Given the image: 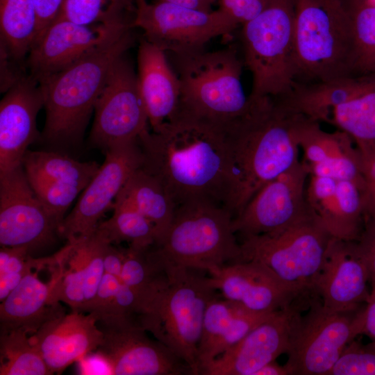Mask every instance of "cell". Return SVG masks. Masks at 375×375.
I'll return each instance as SVG.
<instances>
[{"instance_id":"10","label":"cell","mask_w":375,"mask_h":375,"mask_svg":"<svg viewBox=\"0 0 375 375\" xmlns=\"http://www.w3.org/2000/svg\"><path fill=\"white\" fill-rule=\"evenodd\" d=\"M133 27L165 52L184 54L204 49L211 40L230 35L240 26L220 9L203 11L165 0H135Z\"/></svg>"},{"instance_id":"41","label":"cell","mask_w":375,"mask_h":375,"mask_svg":"<svg viewBox=\"0 0 375 375\" xmlns=\"http://www.w3.org/2000/svg\"><path fill=\"white\" fill-rule=\"evenodd\" d=\"M271 0H218L219 8L240 26L262 11Z\"/></svg>"},{"instance_id":"21","label":"cell","mask_w":375,"mask_h":375,"mask_svg":"<svg viewBox=\"0 0 375 375\" xmlns=\"http://www.w3.org/2000/svg\"><path fill=\"white\" fill-rule=\"evenodd\" d=\"M370 274L356 241L331 238L315 285L322 305L344 312L364 305L370 294Z\"/></svg>"},{"instance_id":"15","label":"cell","mask_w":375,"mask_h":375,"mask_svg":"<svg viewBox=\"0 0 375 375\" xmlns=\"http://www.w3.org/2000/svg\"><path fill=\"white\" fill-rule=\"evenodd\" d=\"M104 153L103 163L58 228V235L67 242L94 232L103 215L112 208L131 176L142 163L138 141L116 146Z\"/></svg>"},{"instance_id":"8","label":"cell","mask_w":375,"mask_h":375,"mask_svg":"<svg viewBox=\"0 0 375 375\" xmlns=\"http://www.w3.org/2000/svg\"><path fill=\"white\" fill-rule=\"evenodd\" d=\"M294 0H271L242 25L244 64L252 76L251 99H281L297 83Z\"/></svg>"},{"instance_id":"27","label":"cell","mask_w":375,"mask_h":375,"mask_svg":"<svg viewBox=\"0 0 375 375\" xmlns=\"http://www.w3.org/2000/svg\"><path fill=\"white\" fill-rule=\"evenodd\" d=\"M37 270L27 274L1 302V328H17L34 334L47 321L64 312L51 302L52 283L41 281Z\"/></svg>"},{"instance_id":"42","label":"cell","mask_w":375,"mask_h":375,"mask_svg":"<svg viewBox=\"0 0 375 375\" xmlns=\"http://www.w3.org/2000/svg\"><path fill=\"white\" fill-rule=\"evenodd\" d=\"M356 242L368 267L371 282L375 280V220L365 219L363 231Z\"/></svg>"},{"instance_id":"2","label":"cell","mask_w":375,"mask_h":375,"mask_svg":"<svg viewBox=\"0 0 375 375\" xmlns=\"http://www.w3.org/2000/svg\"><path fill=\"white\" fill-rule=\"evenodd\" d=\"M251 101L249 111L226 128L235 184L234 217L262 186L299 160L295 113L274 99Z\"/></svg>"},{"instance_id":"36","label":"cell","mask_w":375,"mask_h":375,"mask_svg":"<svg viewBox=\"0 0 375 375\" xmlns=\"http://www.w3.org/2000/svg\"><path fill=\"white\" fill-rule=\"evenodd\" d=\"M353 35V75L375 72V5L367 0H342Z\"/></svg>"},{"instance_id":"31","label":"cell","mask_w":375,"mask_h":375,"mask_svg":"<svg viewBox=\"0 0 375 375\" xmlns=\"http://www.w3.org/2000/svg\"><path fill=\"white\" fill-rule=\"evenodd\" d=\"M119 194L153 223L157 231V242L168 229L176 208L165 185L140 167Z\"/></svg>"},{"instance_id":"26","label":"cell","mask_w":375,"mask_h":375,"mask_svg":"<svg viewBox=\"0 0 375 375\" xmlns=\"http://www.w3.org/2000/svg\"><path fill=\"white\" fill-rule=\"evenodd\" d=\"M273 312H253L224 298L213 299L206 310L198 346L199 374L206 365L236 344Z\"/></svg>"},{"instance_id":"34","label":"cell","mask_w":375,"mask_h":375,"mask_svg":"<svg viewBox=\"0 0 375 375\" xmlns=\"http://www.w3.org/2000/svg\"><path fill=\"white\" fill-rule=\"evenodd\" d=\"M135 10V0H65L56 19L133 28Z\"/></svg>"},{"instance_id":"12","label":"cell","mask_w":375,"mask_h":375,"mask_svg":"<svg viewBox=\"0 0 375 375\" xmlns=\"http://www.w3.org/2000/svg\"><path fill=\"white\" fill-rule=\"evenodd\" d=\"M94 112L89 144L104 153L116 146L138 141L149 130L137 72L126 53L112 66Z\"/></svg>"},{"instance_id":"9","label":"cell","mask_w":375,"mask_h":375,"mask_svg":"<svg viewBox=\"0 0 375 375\" xmlns=\"http://www.w3.org/2000/svg\"><path fill=\"white\" fill-rule=\"evenodd\" d=\"M332 236L318 217L272 233L249 236L240 242L243 260L260 262L285 282L310 294Z\"/></svg>"},{"instance_id":"14","label":"cell","mask_w":375,"mask_h":375,"mask_svg":"<svg viewBox=\"0 0 375 375\" xmlns=\"http://www.w3.org/2000/svg\"><path fill=\"white\" fill-rule=\"evenodd\" d=\"M309 172L299 160L264 186L233 217L235 233L242 238L272 233L314 215L306 199Z\"/></svg>"},{"instance_id":"11","label":"cell","mask_w":375,"mask_h":375,"mask_svg":"<svg viewBox=\"0 0 375 375\" xmlns=\"http://www.w3.org/2000/svg\"><path fill=\"white\" fill-rule=\"evenodd\" d=\"M365 304L338 312L325 308L319 296H312L287 353L285 364L292 375H328L346 347L362 335Z\"/></svg>"},{"instance_id":"44","label":"cell","mask_w":375,"mask_h":375,"mask_svg":"<svg viewBox=\"0 0 375 375\" xmlns=\"http://www.w3.org/2000/svg\"><path fill=\"white\" fill-rule=\"evenodd\" d=\"M124 258V249L118 248L111 243H107L103 256L105 273L120 278Z\"/></svg>"},{"instance_id":"18","label":"cell","mask_w":375,"mask_h":375,"mask_svg":"<svg viewBox=\"0 0 375 375\" xmlns=\"http://www.w3.org/2000/svg\"><path fill=\"white\" fill-rule=\"evenodd\" d=\"M58 235L52 220L32 188L22 165L0 173L1 247L45 246Z\"/></svg>"},{"instance_id":"28","label":"cell","mask_w":375,"mask_h":375,"mask_svg":"<svg viewBox=\"0 0 375 375\" xmlns=\"http://www.w3.org/2000/svg\"><path fill=\"white\" fill-rule=\"evenodd\" d=\"M87 238L67 242L56 253L49 268L51 272V302H63L72 310L81 311L85 301Z\"/></svg>"},{"instance_id":"5","label":"cell","mask_w":375,"mask_h":375,"mask_svg":"<svg viewBox=\"0 0 375 375\" xmlns=\"http://www.w3.org/2000/svg\"><path fill=\"white\" fill-rule=\"evenodd\" d=\"M233 213L206 201L176 206L172 222L153 249L165 265L208 272L244 261Z\"/></svg>"},{"instance_id":"24","label":"cell","mask_w":375,"mask_h":375,"mask_svg":"<svg viewBox=\"0 0 375 375\" xmlns=\"http://www.w3.org/2000/svg\"><path fill=\"white\" fill-rule=\"evenodd\" d=\"M294 133L305 156L309 175L351 180L359 172L360 155L346 132L323 130L319 122L295 113Z\"/></svg>"},{"instance_id":"22","label":"cell","mask_w":375,"mask_h":375,"mask_svg":"<svg viewBox=\"0 0 375 375\" xmlns=\"http://www.w3.org/2000/svg\"><path fill=\"white\" fill-rule=\"evenodd\" d=\"M42 107L41 87L28 73L5 92L0 102V173L22 165L39 137L36 119Z\"/></svg>"},{"instance_id":"46","label":"cell","mask_w":375,"mask_h":375,"mask_svg":"<svg viewBox=\"0 0 375 375\" xmlns=\"http://www.w3.org/2000/svg\"><path fill=\"white\" fill-rule=\"evenodd\" d=\"M255 375H292V374L285 364L281 365L274 360L258 369Z\"/></svg>"},{"instance_id":"23","label":"cell","mask_w":375,"mask_h":375,"mask_svg":"<svg viewBox=\"0 0 375 375\" xmlns=\"http://www.w3.org/2000/svg\"><path fill=\"white\" fill-rule=\"evenodd\" d=\"M30 338L53 374L96 351L102 332L93 314L72 310L49 319Z\"/></svg>"},{"instance_id":"3","label":"cell","mask_w":375,"mask_h":375,"mask_svg":"<svg viewBox=\"0 0 375 375\" xmlns=\"http://www.w3.org/2000/svg\"><path fill=\"white\" fill-rule=\"evenodd\" d=\"M132 30L39 82L46 112L43 141L62 147L81 142L112 66L135 42Z\"/></svg>"},{"instance_id":"32","label":"cell","mask_w":375,"mask_h":375,"mask_svg":"<svg viewBox=\"0 0 375 375\" xmlns=\"http://www.w3.org/2000/svg\"><path fill=\"white\" fill-rule=\"evenodd\" d=\"M112 208V216L96 228L107 242L113 244L126 242L129 247L138 249L156 242L157 231L153 223L126 197L119 194Z\"/></svg>"},{"instance_id":"38","label":"cell","mask_w":375,"mask_h":375,"mask_svg":"<svg viewBox=\"0 0 375 375\" xmlns=\"http://www.w3.org/2000/svg\"><path fill=\"white\" fill-rule=\"evenodd\" d=\"M328 375H375V341L351 342Z\"/></svg>"},{"instance_id":"29","label":"cell","mask_w":375,"mask_h":375,"mask_svg":"<svg viewBox=\"0 0 375 375\" xmlns=\"http://www.w3.org/2000/svg\"><path fill=\"white\" fill-rule=\"evenodd\" d=\"M22 165L31 186L45 183L68 184L83 190L100 167L94 161L81 162L59 152L29 149Z\"/></svg>"},{"instance_id":"43","label":"cell","mask_w":375,"mask_h":375,"mask_svg":"<svg viewBox=\"0 0 375 375\" xmlns=\"http://www.w3.org/2000/svg\"><path fill=\"white\" fill-rule=\"evenodd\" d=\"M33 1L35 8L38 23L37 40L45 30L56 20L61 11L65 0Z\"/></svg>"},{"instance_id":"39","label":"cell","mask_w":375,"mask_h":375,"mask_svg":"<svg viewBox=\"0 0 375 375\" xmlns=\"http://www.w3.org/2000/svg\"><path fill=\"white\" fill-rule=\"evenodd\" d=\"M365 180V219L375 220V142H356Z\"/></svg>"},{"instance_id":"4","label":"cell","mask_w":375,"mask_h":375,"mask_svg":"<svg viewBox=\"0 0 375 375\" xmlns=\"http://www.w3.org/2000/svg\"><path fill=\"white\" fill-rule=\"evenodd\" d=\"M167 283L142 306L137 321L199 374L197 360L203 319L217 290L198 269L167 266Z\"/></svg>"},{"instance_id":"6","label":"cell","mask_w":375,"mask_h":375,"mask_svg":"<svg viewBox=\"0 0 375 375\" xmlns=\"http://www.w3.org/2000/svg\"><path fill=\"white\" fill-rule=\"evenodd\" d=\"M180 82V109L228 127L250 109L242 83L244 62L235 45L172 54Z\"/></svg>"},{"instance_id":"17","label":"cell","mask_w":375,"mask_h":375,"mask_svg":"<svg viewBox=\"0 0 375 375\" xmlns=\"http://www.w3.org/2000/svg\"><path fill=\"white\" fill-rule=\"evenodd\" d=\"M311 106L355 142H375V72L312 84Z\"/></svg>"},{"instance_id":"16","label":"cell","mask_w":375,"mask_h":375,"mask_svg":"<svg viewBox=\"0 0 375 375\" xmlns=\"http://www.w3.org/2000/svg\"><path fill=\"white\" fill-rule=\"evenodd\" d=\"M272 313L240 342L201 370L202 375H255L267 363L287 353L301 319L304 301Z\"/></svg>"},{"instance_id":"30","label":"cell","mask_w":375,"mask_h":375,"mask_svg":"<svg viewBox=\"0 0 375 375\" xmlns=\"http://www.w3.org/2000/svg\"><path fill=\"white\" fill-rule=\"evenodd\" d=\"M38 31L33 0H0V50L26 66Z\"/></svg>"},{"instance_id":"1","label":"cell","mask_w":375,"mask_h":375,"mask_svg":"<svg viewBox=\"0 0 375 375\" xmlns=\"http://www.w3.org/2000/svg\"><path fill=\"white\" fill-rule=\"evenodd\" d=\"M226 128L180 109L172 119L140 136L141 167L162 182L176 206L206 201L233 215Z\"/></svg>"},{"instance_id":"35","label":"cell","mask_w":375,"mask_h":375,"mask_svg":"<svg viewBox=\"0 0 375 375\" xmlns=\"http://www.w3.org/2000/svg\"><path fill=\"white\" fill-rule=\"evenodd\" d=\"M28 333L17 328H1L0 375L51 374Z\"/></svg>"},{"instance_id":"47","label":"cell","mask_w":375,"mask_h":375,"mask_svg":"<svg viewBox=\"0 0 375 375\" xmlns=\"http://www.w3.org/2000/svg\"><path fill=\"white\" fill-rule=\"evenodd\" d=\"M369 3L375 5V0H367Z\"/></svg>"},{"instance_id":"33","label":"cell","mask_w":375,"mask_h":375,"mask_svg":"<svg viewBox=\"0 0 375 375\" xmlns=\"http://www.w3.org/2000/svg\"><path fill=\"white\" fill-rule=\"evenodd\" d=\"M120 278L138 296L141 309L142 304L167 283L168 274L153 245L142 249L128 246L124 249Z\"/></svg>"},{"instance_id":"13","label":"cell","mask_w":375,"mask_h":375,"mask_svg":"<svg viewBox=\"0 0 375 375\" xmlns=\"http://www.w3.org/2000/svg\"><path fill=\"white\" fill-rule=\"evenodd\" d=\"M102 340L97 353L114 375L192 374L189 366L160 342L151 339L136 319L97 321Z\"/></svg>"},{"instance_id":"37","label":"cell","mask_w":375,"mask_h":375,"mask_svg":"<svg viewBox=\"0 0 375 375\" xmlns=\"http://www.w3.org/2000/svg\"><path fill=\"white\" fill-rule=\"evenodd\" d=\"M24 247H1L0 250V301H3L33 269L48 267L52 256L34 258Z\"/></svg>"},{"instance_id":"7","label":"cell","mask_w":375,"mask_h":375,"mask_svg":"<svg viewBox=\"0 0 375 375\" xmlns=\"http://www.w3.org/2000/svg\"><path fill=\"white\" fill-rule=\"evenodd\" d=\"M297 83L353 75V35L342 0H294Z\"/></svg>"},{"instance_id":"19","label":"cell","mask_w":375,"mask_h":375,"mask_svg":"<svg viewBox=\"0 0 375 375\" xmlns=\"http://www.w3.org/2000/svg\"><path fill=\"white\" fill-rule=\"evenodd\" d=\"M133 28L54 21L35 41L26 60L28 74L38 83L105 47Z\"/></svg>"},{"instance_id":"25","label":"cell","mask_w":375,"mask_h":375,"mask_svg":"<svg viewBox=\"0 0 375 375\" xmlns=\"http://www.w3.org/2000/svg\"><path fill=\"white\" fill-rule=\"evenodd\" d=\"M137 60L138 87L153 131L178 112L180 82L166 52L143 37L139 42Z\"/></svg>"},{"instance_id":"20","label":"cell","mask_w":375,"mask_h":375,"mask_svg":"<svg viewBox=\"0 0 375 375\" xmlns=\"http://www.w3.org/2000/svg\"><path fill=\"white\" fill-rule=\"evenodd\" d=\"M208 273L211 284L224 299L256 312L271 313L311 296L256 260L228 264Z\"/></svg>"},{"instance_id":"40","label":"cell","mask_w":375,"mask_h":375,"mask_svg":"<svg viewBox=\"0 0 375 375\" xmlns=\"http://www.w3.org/2000/svg\"><path fill=\"white\" fill-rule=\"evenodd\" d=\"M121 283L120 278L105 273L86 313L93 314L97 321L110 317Z\"/></svg>"},{"instance_id":"45","label":"cell","mask_w":375,"mask_h":375,"mask_svg":"<svg viewBox=\"0 0 375 375\" xmlns=\"http://www.w3.org/2000/svg\"><path fill=\"white\" fill-rule=\"evenodd\" d=\"M370 285V294L362 311V334L375 341V280L372 281Z\"/></svg>"}]
</instances>
